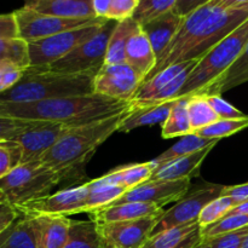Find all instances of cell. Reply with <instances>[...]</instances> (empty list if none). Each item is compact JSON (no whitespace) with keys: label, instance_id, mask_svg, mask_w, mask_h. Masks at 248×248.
Masks as SVG:
<instances>
[{"label":"cell","instance_id":"5bb4252c","mask_svg":"<svg viewBox=\"0 0 248 248\" xmlns=\"http://www.w3.org/2000/svg\"><path fill=\"white\" fill-rule=\"evenodd\" d=\"M144 78L127 62L104 64L93 80V92L118 101L130 102Z\"/></svg>","mask_w":248,"mask_h":248},{"label":"cell","instance_id":"4fadbf2b","mask_svg":"<svg viewBox=\"0 0 248 248\" xmlns=\"http://www.w3.org/2000/svg\"><path fill=\"white\" fill-rule=\"evenodd\" d=\"M17 23L19 27V36L24 40L34 41L39 39L48 38L63 31H72V29L81 28L90 24L98 23L107 18H89V19H74L63 18V17L53 16V15L41 14L28 7L15 11Z\"/></svg>","mask_w":248,"mask_h":248},{"label":"cell","instance_id":"7dc6e473","mask_svg":"<svg viewBox=\"0 0 248 248\" xmlns=\"http://www.w3.org/2000/svg\"><path fill=\"white\" fill-rule=\"evenodd\" d=\"M211 1H212V0H178L174 11H176L177 14L186 17V15H189L190 12L195 11L196 9H199V7L203 6V5L208 4V2Z\"/></svg>","mask_w":248,"mask_h":248},{"label":"cell","instance_id":"f907efd6","mask_svg":"<svg viewBox=\"0 0 248 248\" xmlns=\"http://www.w3.org/2000/svg\"><path fill=\"white\" fill-rule=\"evenodd\" d=\"M211 2L224 9H234L248 4V0H212Z\"/></svg>","mask_w":248,"mask_h":248},{"label":"cell","instance_id":"603a6c76","mask_svg":"<svg viewBox=\"0 0 248 248\" xmlns=\"http://www.w3.org/2000/svg\"><path fill=\"white\" fill-rule=\"evenodd\" d=\"M153 172H154V166L150 161L130 164L116 167L104 176L96 178L94 181L97 183L124 186L125 189L130 190V189L149 181L152 178Z\"/></svg>","mask_w":248,"mask_h":248},{"label":"cell","instance_id":"f546056e","mask_svg":"<svg viewBox=\"0 0 248 248\" xmlns=\"http://www.w3.org/2000/svg\"><path fill=\"white\" fill-rule=\"evenodd\" d=\"M0 248H38L29 218L21 217L9 229L0 232Z\"/></svg>","mask_w":248,"mask_h":248},{"label":"cell","instance_id":"7a4b0ae2","mask_svg":"<svg viewBox=\"0 0 248 248\" xmlns=\"http://www.w3.org/2000/svg\"><path fill=\"white\" fill-rule=\"evenodd\" d=\"M130 108L131 102L91 93L31 103H0V116L52 121L67 127H77L116 115Z\"/></svg>","mask_w":248,"mask_h":248},{"label":"cell","instance_id":"1f68e13d","mask_svg":"<svg viewBox=\"0 0 248 248\" xmlns=\"http://www.w3.org/2000/svg\"><path fill=\"white\" fill-rule=\"evenodd\" d=\"M188 110L193 133L201 128L207 127L219 119L215 109L208 103L206 94H194L189 97Z\"/></svg>","mask_w":248,"mask_h":248},{"label":"cell","instance_id":"83f0119b","mask_svg":"<svg viewBox=\"0 0 248 248\" xmlns=\"http://www.w3.org/2000/svg\"><path fill=\"white\" fill-rule=\"evenodd\" d=\"M219 140H208V138L200 137L198 135H188L184 136L181 138L179 142H177L176 144L172 145L171 148H169L167 150H165L162 154H160L159 156L155 157L154 160H152V164L154 166V170L156 167L161 166V165L166 164V162L171 161V160L177 159V157L186 156V155L193 154V153L199 152V150L203 149L207 145L212 144L213 142Z\"/></svg>","mask_w":248,"mask_h":248},{"label":"cell","instance_id":"74e56055","mask_svg":"<svg viewBox=\"0 0 248 248\" xmlns=\"http://www.w3.org/2000/svg\"><path fill=\"white\" fill-rule=\"evenodd\" d=\"M23 161L24 152L21 144L0 140V178L21 166Z\"/></svg>","mask_w":248,"mask_h":248},{"label":"cell","instance_id":"11a10c76","mask_svg":"<svg viewBox=\"0 0 248 248\" xmlns=\"http://www.w3.org/2000/svg\"><path fill=\"white\" fill-rule=\"evenodd\" d=\"M241 248H248V232H247L246 237H245L244 244H242V247H241Z\"/></svg>","mask_w":248,"mask_h":248},{"label":"cell","instance_id":"3957f363","mask_svg":"<svg viewBox=\"0 0 248 248\" xmlns=\"http://www.w3.org/2000/svg\"><path fill=\"white\" fill-rule=\"evenodd\" d=\"M130 109L86 125L69 127L39 161L63 173L64 178L82 172L96 150L115 132L130 114Z\"/></svg>","mask_w":248,"mask_h":248},{"label":"cell","instance_id":"60d3db41","mask_svg":"<svg viewBox=\"0 0 248 248\" xmlns=\"http://www.w3.org/2000/svg\"><path fill=\"white\" fill-rule=\"evenodd\" d=\"M138 4H140V0H113L107 19L121 22L133 18Z\"/></svg>","mask_w":248,"mask_h":248},{"label":"cell","instance_id":"30bf717a","mask_svg":"<svg viewBox=\"0 0 248 248\" xmlns=\"http://www.w3.org/2000/svg\"><path fill=\"white\" fill-rule=\"evenodd\" d=\"M227 186L217 183H203L189 190L184 198L177 201L176 205L165 211L157 219L152 235L159 234L172 228L181 227L189 223L198 222L203 208L215 199L223 195Z\"/></svg>","mask_w":248,"mask_h":248},{"label":"cell","instance_id":"4dcf8cb0","mask_svg":"<svg viewBox=\"0 0 248 248\" xmlns=\"http://www.w3.org/2000/svg\"><path fill=\"white\" fill-rule=\"evenodd\" d=\"M63 248H102L96 222L73 220L69 240Z\"/></svg>","mask_w":248,"mask_h":248},{"label":"cell","instance_id":"cb8c5ba5","mask_svg":"<svg viewBox=\"0 0 248 248\" xmlns=\"http://www.w3.org/2000/svg\"><path fill=\"white\" fill-rule=\"evenodd\" d=\"M173 101L164 102L157 104H148L143 107H132L130 114L121 125L119 132H130L135 128L143 126H153L157 124H164L169 118L171 109L173 107Z\"/></svg>","mask_w":248,"mask_h":248},{"label":"cell","instance_id":"5b68a950","mask_svg":"<svg viewBox=\"0 0 248 248\" xmlns=\"http://www.w3.org/2000/svg\"><path fill=\"white\" fill-rule=\"evenodd\" d=\"M248 43V19L200 60L177 98L201 94L239 58Z\"/></svg>","mask_w":248,"mask_h":248},{"label":"cell","instance_id":"e0dca14e","mask_svg":"<svg viewBox=\"0 0 248 248\" xmlns=\"http://www.w3.org/2000/svg\"><path fill=\"white\" fill-rule=\"evenodd\" d=\"M31 220L38 248H63L70 236L72 219L64 216L27 217Z\"/></svg>","mask_w":248,"mask_h":248},{"label":"cell","instance_id":"f6af8a7d","mask_svg":"<svg viewBox=\"0 0 248 248\" xmlns=\"http://www.w3.org/2000/svg\"><path fill=\"white\" fill-rule=\"evenodd\" d=\"M19 36V27L15 12L0 16V39H16Z\"/></svg>","mask_w":248,"mask_h":248},{"label":"cell","instance_id":"d6986e66","mask_svg":"<svg viewBox=\"0 0 248 248\" xmlns=\"http://www.w3.org/2000/svg\"><path fill=\"white\" fill-rule=\"evenodd\" d=\"M183 21L184 16L172 10L167 14L152 19L148 23L142 24L143 31L149 38L157 61L164 55L176 34L178 33Z\"/></svg>","mask_w":248,"mask_h":248},{"label":"cell","instance_id":"e575fe53","mask_svg":"<svg viewBox=\"0 0 248 248\" xmlns=\"http://www.w3.org/2000/svg\"><path fill=\"white\" fill-rule=\"evenodd\" d=\"M248 127V115L241 119H218L216 123L211 124L207 127L196 131L194 135L208 140H222L235 135L240 131Z\"/></svg>","mask_w":248,"mask_h":248},{"label":"cell","instance_id":"d590c367","mask_svg":"<svg viewBox=\"0 0 248 248\" xmlns=\"http://www.w3.org/2000/svg\"><path fill=\"white\" fill-rule=\"evenodd\" d=\"M248 227V215L242 213H232L227 215L219 219L218 222L208 225V227L201 229V236L202 239H212V237L219 236V235L228 234V232H237L244 228Z\"/></svg>","mask_w":248,"mask_h":248},{"label":"cell","instance_id":"2e32d148","mask_svg":"<svg viewBox=\"0 0 248 248\" xmlns=\"http://www.w3.org/2000/svg\"><path fill=\"white\" fill-rule=\"evenodd\" d=\"M160 216L125 222L96 223L102 241L120 248H142L156 225Z\"/></svg>","mask_w":248,"mask_h":248},{"label":"cell","instance_id":"d4e9b609","mask_svg":"<svg viewBox=\"0 0 248 248\" xmlns=\"http://www.w3.org/2000/svg\"><path fill=\"white\" fill-rule=\"evenodd\" d=\"M248 81V43L232 67L201 94H222Z\"/></svg>","mask_w":248,"mask_h":248},{"label":"cell","instance_id":"484cf974","mask_svg":"<svg viewBox=\"0 0 248 248\" xmlns=\"http://www.w3.org/2000/svg\"><path fill=\"white\" fill-rule=\"evenodd\" d=\"M188 102L189 97H181V98L174 99L169 118L161 125V136L164 140L193 135Z\"/></svg>","mask_w":248,"mask_h":248},{"label":"cell","instance_id":"7bdbcfd3","mask_svg":"<svg viewBox=\"0 0 248 248\" xmlns=\"http://www.w3.org/2000/svg\"><path fill=\"white\" fill-rule=\"evenodd\" d=\"M208 103L211 104L219 119H241L247 116L232 104L223 99L219 94H206Z\"/></svg>","mask_w":248,"mask_h":248},{"label":"cell","instance_id":"d6a6232c","mask_svg":"<svg viewBox=\"0 0 248 248\" xmlns=\"http://www.w3.org/2000/svg\"><path fill=\"white\" fill-rule=\"evenodd\" d=\"M0 60L27 70L31 67L29 43L22 38L0 39Z\"/></svg>","mask_w":248,"mask_h":248},{"label":"cell","instance_id":"ffe728a7","mask_svg":"<svg viewBox=\"0 0 248 248\" xmlns=\"http://www.w3.org/2000/svg\"><path fill=\"white\" fill-rule=\"evenodd\" d=\"M24 7L63 18H97L93 11V0H27Z\"/></svg>","mask_w":248,"mask_h":248},{"label":"cell","instance_id":"bcb514c9","mask_svg":"<svg viewBox=\"0 0 248 248\" xmlns=\"http://www.w3.org/2000/svg\"><path fill=\"white\" fill-rule=\"evenodd\" d=\"M223 195L230 196L236 202V205L242 202V201L248 200V182L247 183L237 184V186H227Z\"/></svg>","mask_w":248,"mask_h":248},{"label":"cell","instance_id":"c3c4849f","mask_svg":"<svg viewBox=\"0 0 248 248\" xmlns=\"http://www.w3.org/2000/svg\"><path fill=\"white\" fill-rule=\"evenodd\" d=\"M202 241V236H201V228L191 232L186 239H184L181 244L176 248H195L200 242Z\"/></svg>","mask_w":248,"mask_h":248},{"label":"cell","instance_id":"f1b7e54d","mask_svg":"<svg viewBox=\"0 0 248 248\" xmlns=\"http://www.w3.org/2000/svg\"><path fill=\"white\" fill-rule=\"evenodd\" d=\"M87 184L90 186V193L86 199V213L89 215L94 211L113 205L127 191V189L124 186L97 183L94 179L87 182Z\"/></svg>","mask_w":248,"mask_h":248},{"label":"cell","instance_id":"7c38bea8","mask_svg":"<svg viewBox=\"0 0 248 248\" xmlns=\"http://www.w3.org/2000/svg\"><path fill=\"white\" fill-rule=\"evenodd\" d=\"M90 193L87 183L74 188H67L57 193L48 194L23 205L15 206L21 217H38V216H64L86 213V199Z\"/></svg>","mask_w":248,"mask_h":248},{"label":"cell","instance_id":"ba28073f","mask_svg":"<svg viewBox=\"0 0 248 248\" xmlns=\"http://www.w3.org/2000/svg\"><path fill=\"white\" fill-rule=\"evenodd\" d=\"M116 23L118 22L108 19L101 27L96 35L75 47L64 57L46 67L31 68L41 72L58 73V74H84V73L97 74V72L103 67L106 62L107 47Z\"/></svg>","mask_w":248,"mask_h":248},{"label":"cell","instance_id":"ac0fdd59","mask_svg":"<svg viewBox=\"0 0 248 248\" xmlns=\"http://www.w3.org/2000/svg\"><path fill=\"white\" fill-rule=\"evenodd\" d=\"M219 140H216L212 144L207 145L203 149L199 152L193 153V154L186 155V156L177 157V159L171 160L161 166L156 167L154 170L150 179H162V181H176V179L184 178H193L199 174L201 165L203 160L207 157L211 150L217 145Z\"/></svg>","mask_w":248,"mask_h":248},{"label":"cell","instance_id":"9c48e42d","mask_svg":"<svg viewBox=\"0 0 248 248\" xmlns=\"http://www.w3.org/2000/svg\"><path fill=\"white\" fill-rule=\"evenodd\" d=\"M201 58L176 63L156 73L149 79L144 80L138 91L131 99L132 107H143L148 104H157L173 101L178 97L182 87L188 80L194 68Z\"/></svg>","mask_w":248,"mask_h":248},{"label":"cell","instance_id":"db71d44e","mask_svg":"<svg viewBox=\"0 0 248 248\" xmlns=\"http://www.w3.org/2000/svg\"><path fill=\"white\" fill-rule=\"evenodd\" d=\"M102 240V239H101ZM102 248H120L118 246H114V245H110V244H107V242L102 241Z\"/></svg>","mask_w":248,"mask_h":248},{"label":"cell","instance_id":"9f6ffc18","mask_svg":"<svg viewBox=\"0 0 248 248\" xmlns=\"http://www.w3.org/2000/svg\"><path fill=\"white\" fill-rule=\"evenodd\" d=\"M24 1H27V0H24Z\"/></svg>","mask_w":248,"mask_h":248},{"label":"cell","instance_id":"9a60e30c","mask_svg":"<svg viewBox=\"0 0 248 248\" xmlns=\"http://www.w3.org/2000/svg\"><path fill=\"white\" fill-rule=\"evenodd\" d=\"M190 178L176 181L149 179L126 191L113 205L123 202H149L164 207L167 203L177 202L184 198L190 190Z\"/></svg>","mask_w":248,"mask_h":248},{"label":"cell","instance_id":"ee69618b","mask_svg":"<svg viewBox=\"0 0 248 248\" xmlns=\"http://www.w3.org/2000/svg\"><path fill=\"white\" fill-rule=\"evenodd\" d=\"M19 218L21 215L14 205L5 200H0V232L9 229Z\"/></svg>","mask_w":248,"mask_h":248},{"label":"cell","instance_id":"f35d334b","mask_svg":"<svg viewBox=\"0 0 248 248\" xmlns=\"http://www.w3.org/2000/svg\"><path fill=\"white\" fill-rule=\"evenodd\" d=\"M235 205H236V202L230 196L227 195H220L219 198L211 201L199 216L198 223L201 229L222 219Z\"/></svg>","mask_w":248,"mask_h":248},{"label":"cell","instance_id":"b9f144b4","mask_svg":"<svg viewBox=\"0 0 248 248\" xmlns=\"http://www.w3.org/2000/svg\"><path fill=\"white\" fill-rule=\"evenodd\" d=\"M248 232V227L237 232H228L212 239H203L210 244L211 248H241Z\"/></svg>","mask_w":248,"mask_h":248},{"label":"cell","instance_id":"7402d4cb","mask_svg":"<svg viewBox=\"0 0 248 248\" xmlns=\"http://www.w3.org/2000/svg\"><path fill=\"white\" fill-rule=\"evenodd\" d=\"M126 62L135 68L144 80L156 65V55L142 26L136 29L128 40L126 46Z\"/></svg>","mask_w":248,"mask_h":248},{"label":"cell","instance_id":"681fc988","mask_svg":"<svg viewBox=\"0 0 248 248\" xmlns=\"http://www.w3.org/2000/svg\"><path fill=\"white\" fill-rule=\"evenodd\" d=\"M113 0H93V11L96 17L107 18Z\"/></svg>","mask_w":248,"mask_h":248},{"label":"cell","instance_id":"836d02e7","mask_svg":"<svg viewBox=\"0 0 248 248\" xmlns=\"http://www.w3.org/2000/svg\"><path fill=\"white\" fill-rule=\"evenodd\" d=\"M198 229H200V225L198 222H194L165 230L159 234L152 235L142 248H176L184 239Z\"/></svg>","mask_w":248,"mask_h":248},{"label":"cell","instance_id":"f5cc1de1","mask_svg":"<svg viewBox=\"0 0 248 248\" xmlns=\"http://www.w3.org/2000/svg\"><path fill=\"white\" fill-rule=\"evenodd\" d=\"M195 248H211V246H210V244H208V242L206 241V240L202 239V241H201L200 244H199Z\"/></svg>","mask_w":248,"mask_h":248},{"label":"cell","instance_id":"277c9868","mask_svg":"<svg viewBox=\"0 0 248 248\" xmlns=\"http://www.w3.org/2000/svg\"><path fill=\"white\" fill-rule=\"evenodd\" d=\"M96 74H58L26 70L23 79L12 89L0 93V103H31L70 96H85L93 92Z\"/></svg>","mask_w":248,"mask_h":248},{"label":"cell","instance_id":"8fae6325","mask_svg":"<svg viewBox=\"0 0 248 248\" xmlns=\"http://www.w3.org/2000/svg\"><path fill=\"white\" fill-rule=\"evenodd\" d=\"M107 21L108 19H103L98 23L63 31L48 38L29 41L31 67H46L61 60L75 47L96 35Z\"/></svg>","mask_w":248,"mask_h":248},{"label":"cell","instance_id":"44dd1931","mask_svg":"<svg viewBox=\"0 0 248 248\" xmlns=\"http://www.w3.org/2000/svg\"><path fill=\"white\" fill-rule=\"evenodd\" d=\"M164 212V208L155 203L123 202L94 211L90 215V218L96 223H113L161 216Z\"/></svg>","mask_w":248,"mask_h":248},{"label":"cell","instance_id":"8992f818","mask_svg":"<svg viewBox=\"0 0 248 248\" xmlns=\"http://www.w3.org/2000/svg\"><path fill=\"white\" fill-rule=\"evenodd\" d=\"M64 179L63 173L40 161L22 164L0 178V200L23 205L48 195Z\"/></svg>","mask_w":248,"mask_h":248},{"label":"cell","instance_id":"8d00e7d4","mask_svg":"<svg viewBox=\"0 0 248 248\" xmlns=\"http://www.w3.org/2000/svg\"><path fill=\"white\" fill-rule=\"evenodd\" d=\"M177 2L178 0H140L133 19L142 26L176 9Z\"/></svg>","mask_w":248,"mask_h":248},{"label":"cell","instance_id":"816d5d0a","mask_svg":"<svg viewBox=\"0 0 248 248\" xmlns=\"http://www.w3.org/2000/svg\"><path fill=\"white\" fill-rule=\"evenodd\" d=\"M232 213H242V215H248V200L242 201V202L235 205L234 207L229 211L228 215H232Z\"/></svg>","mask_w":248,"mask_h":248},{"label":"cell","instance_id":"52a82bcc","mask_svg":"<svg viewBox=\"0 0 248 248\" xmlns=\"http://www.w3.org/2000/svg\"><path fill=\"white\" fill-rule=\"evenodd\" d=\"M69 127L52 121L0 116V140L22 145L24 161H39Z\"/></svg>","mask_w":248,"mask_h":248},{"label":"cell","instance_id":"6da1fadb","mask_svg":"<svg viewBox=\"0 0 248 248\" xmlns=\"http://www.w3.org/2000/svg\"><path fill=\"white\" fill-rule=\"evenodd\" d=\"M247 19L248 4L224 9L208 2L190 12L147 79L176 63L202 58Z\"/></svg>","mask_w":248,"mask_h":248},{"label":"cell","instance_id":"ab89813d","mask_svg":"<svg viewBox=\"0 0 248 248\" xmlns=\"http://www.w3.org/2000/svg\"><path fill=\"white\" fill-rule=\"evenodd\" d=\"M26 70L11 62L0 60V93L16 86L23 79Z\"/></svg>","mask_w":248,"mask_h":248},{"label":"cell","instance_id":"4316f807","mask_svg":"<svg viewBox=\"0 0 248 248\" xmlns=\"http://www.w3.org/2000/svg\"><path fill=\"white\" fill-rule=\"evenodd\" d=\"M140 24L133 18L118 22L109 39L104 64H116L126 62V46L131 35Z\"/></svg>","mask_w":248,"mask_h":248}]
</instances>
